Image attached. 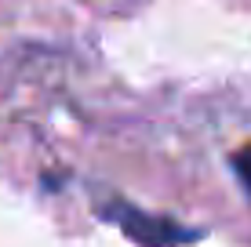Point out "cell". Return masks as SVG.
Segmentation results:
<instances>
[{
	"mask_svg": "<svg viewBox=\"0 0 251 247\" xmlns=\"http://www.w3.org/2000/svg\"><path fill=\"white\" fill-rule=\"evenodd\" d=\"M109 218H117V225L124 229L131 240L146 244V247H171V244H189L197 233L168 222V218H157V215H146L138 207H127V203H109L106 207Z\"/></svg>",
	"mask_w": 251,
	"mask_h": 247,
	"instance_id": "6da1fadb",
	"label": "cell"
},
{
	"mask_svg": "<svg viewBox=\"0 0 251 247\" xmlns=\"http://www.w3.org/2000/svg\"><path fill=\"white\" fill-rule=\"evenodd\" d=\"M233 167H237V175H240V182H244V189L251 193V142L237 153V157H233Z\"/></svg>",
	"mask_w": 251,
	"mask_h": 247,
	"instance_id": "7a4b0ae2",
	"label": "cell"
}]
</instances>
